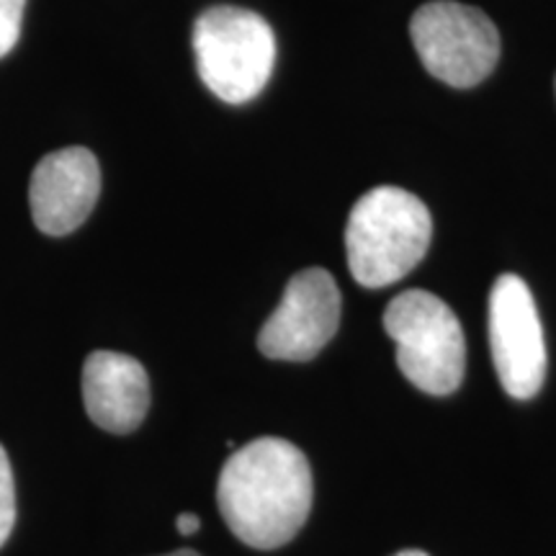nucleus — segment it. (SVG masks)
Listing matches in <instances>:
<instances>
[{
	"instance_id": "9",
	"label": "nucleus",
	"mask_w": 556,
	"mask_h": 556,
	"mask_svg": "<svg viewBox=\"0 0 556 556\" xmlns=\"http://www.w3.org/2000/svg\"><path fill=\"white\" fill-rule=\"evenodd\" d=\"M83 402L96 426L109 433H131L150 407V379L137 358L116 351H93L83 364Z\"/></svg>"
},
{
	"instance_id": "12",
	"label": "nucleus",
	"mask_w": 556,
	"mask_h": 556,
	"mask_svg": "<svg viewBox=\"0 0 556 556\" xmlns=\"http://www.w3.org/2000/svg\"><path fill=\"white\" fill-rule=\"evenodd\" d=\"M176 528H178L180 536H193V533L201 528V520L197 513H180V516L176 518Z\"/></svg>"
},
{
	"instance_id": "10",
	"label": "nucleus",
	"mask_w": 556,
	"mask_h": 556,
	"mask_svg": "<svg viewBox=\"0 0 556 556\" xmlns=\"http://www.w3.org/2000/svg\"><path fill=\"white\" fill-rule=\"evenodd\" d=\"M13 523H16V484H13L9 454L0 446V546L9 541Z\"/></svg>"
},
{
	"instance_id": "4",
	"label": "nucleus",
	"mask_w": 556,
	"mask_h": 556,
	"mask_svg": "<svg viewBox=\"0 0 556 556\" xmlns=\"http://www.w3.org/2000/svg\"><path fill=\"white\" fill-rule=\"evenodd\" d=\"M387 336L397 343V366L417 389L451 394L464 381L467 343L454 309L422 289L402 291L384 312Z\"/></svg>"
},
{
	"instance_id": "14",
	"label": "nucleus",
	"mask_w": 556,
	"mask_h": 556,
	"mask_svg": "<svg viewBox=\"0 0 556 556\" xmlns=\"http://www.w3.org/2000/svg\"><path fill=\"white\" fill-rule=\"evenodd\" d=\"M394 556H428L426 552H417V548H405V552H397Z\"/></svg>"
},
{
	"instance_id": "2",
	"label": "nucleus",
	"mask_w": 556,
	"mask_h": 556,
	"mask_svg": "<svg viewBox=\"0 0 556 556\" xmlns=\"http://www.w3.org/2000/svg\"><path fill=\"white\" fill-rule=\"evenodd\" d=\"M433 219L420 199L397 186H379L351 208L345 253L361 287L384 289L426 258Z\"/></svg>"
},
{
	"instance_id": "6",
	"label": "nucleus",
	"mask_w": 556,
	"mask_h": 556,
	"mask_svg": "<svg viewBox=\"0 0 556 556\" xmlns=\"http://www.w3.org/2000/svg\"><path fill=\"white\" fill-rule=\"evenodd\" d=\"M490 345L497 379L516 400L536 397L546 379V343L523 278L500 276L490 294Z\"/></svg>"
},
{
	"instance_id": "5",
	"label": "nucleus",
	"mask_w": 556,
	"mask_h": 556,
	"mask_svg": "<svg viewBox=\"0 0 556 556\" xmlns=\"http://www.w3.org/2000/svg\"><path fill=\"white\" fill-rule=\"evenodd\" d=\"M409 37L428 73L451 88L479 86L500 60L495 24L456 0H433L417 9Z\"/></svg>"
},
{
	"instance_id": "11",
	"label": "nucleus",
	"mask_w": 556,
	"mask_h": 556,
	"mask_svg": "<svg viewBox=\"0 0 556 556\" xmlns=\"http://www.w3.org/2000/svg\"><path fill=\"white\" fill-rule=\"evenodd\" d=\"M26 0H0V60L16 47Z\"/></svg>"
},
{
	"instance_id": "3",
	"label": "nucleus",
	"mask_w": 556,
	"mask_h": 556,
	"mask_svg": "<svg viewBox=\"0 0 556 556\" xmlns=\"http://www.w3.org/2000/svg\"><path fill=\"white\" fill-rule=\"evenodd\" d=\"M193 54L201 80L217 99L248 103L274 73L276 37L258 13L214 5L193 24Z\"/></svg>"
},
{
	"instance_id": "1",
	"label": "nucleus",
	"mask_w": 556,
	"mask_h": 556,
	"mask_svg": "<svg viewBox=\"0 0 556 556\" xmlns=\"http://www.w3.org/2000/svg\"><path fill=\"white\" fill-rule=\"evenodd\" d=\"M217 503L242 544L263 552L289 544L312 510L307 456L283 438H255L222 467Z\"/></svg>"
},
{
	"instance_id": "7",
	"label": "nucleus",
	"mask_w": 556,
	"mask_h": 556,
	"mask_svg": "<svg viewBox=\"0 0 556 556\" xmlns=\"http://www.w3.org/2000/svg\"><path fill=\"white\" fill-rule=\"evenodd\" d=\"M340 323V289L325 268L296 274L274 315L261 328L258 348L274 361L315 358L336 336Z\"/></svg>"
},
{
	"instance_id": "8",
	"label": "nucleus",
	"mask_w": 556,
	"mask_h": 556,
	"mask_svg": "<svg viewBox=\"0 0 556 556\" xmlns=\"http://www.w3.org/2000/svg\"><path fill=\"white\" fill-rule=\"evenodd\" d=\"M101 193L99 160L86 148L50 152L37 163L29 184L31 217L50 238L75 232L90 217Z\"/></svg>"
},
{
	"instance_id": "13",
	"label": "nucleus",
	"mask_w": 556,
	"mask_h": 556,
	"mask_svg": "<svg viewBox=\"0 0 556 556\" xmlns=\"http://www.w3.org/2000/svg\"><path fill=\"white\" fill-rule=\"evenodd\" d=\"M163 556H201V554L191 552V548H178V552H173V554H163Z\"/></svg>"
}]
</instances>
